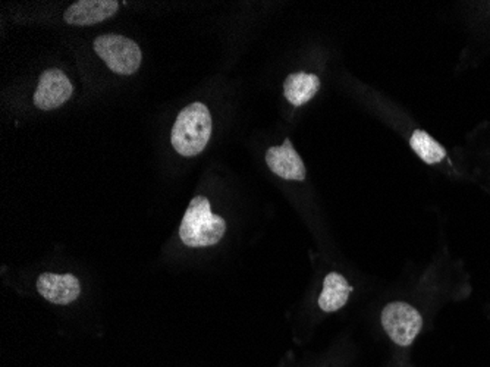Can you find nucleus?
Wrapping results in <instances>:
<instances>
[{
  "label": "nucleus",
  "mask_w": 490,
  "mask_h": 367,
  "mask_svg": "<svg viewBox=\"0 0 490 367\" xmlns=\"http://www.w3.org/2000/svg\"><path fill=\"white\" fill-rule=\"evenodd\" d=\"M226 232L222 216L212 213L210 201L204 196L194 197L179 227V238L188 247H210L218 244Z\"/></svg>",
  "instance_id": "1"
},
{
  "label": "nucleus",
  "mask_w": 490,
  "mask_h": 367,
  "mask_svg": "<svg viewBox=\"0 0 490 367\" xmlns=\"http://www.w3.org/2000/svg\"><path fill=\"white\" fill-rule=\"evenodd\" d=\"M212 136V115L206 104L191 103L182 109L172 128V146L186 157L200 155Z\"/></svg>",
  "instance_id": "2"
},
{
  "label": "nucleus",
  "mask_w": 490,
  "mask_h": 367,
  "mask_svg": "<svg viewBox=\"0 0 490 367\" xmlns=\"http://www.w3.org/2000/svg\"><path fill=\"white\" fill-rule=\"evenodd\" d=\"M95 50L104 64L121 76H132L141 65L139 44L119 34H104L95 40Z\"/></svg>",
  "instance_id": "3"
},
{
  "label": "nucleus",
  "mask_w": 490,
  "mask_h": 367,
  "mask_svg": "<svg viewBox=\"0 0 490 367\" xmlns=\"http://www.w3.org/2000/svg\"><path fill=\"white\" fill-rule=\"evenodd\" d=\"M382 327L396 345L408 347L422 331L423 319L410 304L394 301L382 310Z\"/></svg>",
  "instance_id": "4"
},
{
  "label": "nucleus",
  "mask_w": 490,
  "mask_h": 367,
  "mask_svg": "<svg viewBox=\"0 0 490 367\" xmlns=\"http://www.w3.org/2000/svg\"><path fill=\"white\" fill-rule=\"evenodd\" d=\"M74 93L71 81L60 69H48L40 76L39 85L34 93V104L41 111L59 108Z\"/></svg>",
  "instance_id": "5"
},
{
  "label": "nucleus",
  "mask_w": 490,
  "mask_h": 367,
  "mask_svg": "<svg viewBox=\"0 0 490 367\" xmlns=\"http://www.w3.org/2000/svg\"><path fill=\"white\" fill-rule=\"evenodd\" d=\"M266 164L275 175L282 180L304 181L305 166L300 155L295 152L291 140L284 141L282 146L270 148L266 153Z\"/></svg>",
  "instance_id": "6"
},
{
  "label": "nucleus",
  "mask_w": 490,
  "mask_h": 367,
  "mask_svg": "<svg viewBox=\"0 0 490 367\" xmlns=\"http://www.w3.org/2000/svg\"><path fill=\"white\" fill-rule=\"evenodd\" d=\"M118 8L116 0H79L65 11L64 20L79 27L99 24L115 15Z\"/></svg>",
  "instance_id": "7"
},
{
  "label": "nucleus",
  "mask_w": 490,
  "mask_h": 367,
  "mask_svg": "<svg viewBox=\"0 0 490 367\" xmlns=\"http://www.w3.org/2000/svg\"><path fill=\"white\" fill-rule=\"evenodd\" d=\"M37 291L50 303L65 306L78 299L81 285L76 276L71 273L67 275L43 273L37 280Z\"/></svg>",
  "instance_id": "8"
},
{
  "label": "nucleus",
  "mask_w": 490,
  "mask_h": 367,
  "mask_svg": "<svg viewBox=\"0 0 490 367\" xmlns=\"http://www.w3.org/2000/svg\"><path fill=\"white\" fill-rule=\"evenodd\" d=\"M319 90H321L319 76L307 72L291 74L284 83L285 99L295 108L310 102Z\"/></svg>",
  "instance_id": "9"
},
{
  "label": "nucleus",
  "mask_w": 490,
  "mask_h": 367,
  "mask_svg": "<svg viewBox=\"0 0 490 367\" xmlns=\"http://www.w3.org/2000/svg\"><path fill=\"white\" fill-rule=\"evenodd\" d=\"M351 291L352 287L344 276L338 272H331L324 278L323 290L319 297V308L326 313L338 311L347 304Z\"/></svg>",
  "instance_id": "10"
},
{
  "label": "nucleus",
  "mask_w": 490,
  "mask_h": 367,
  "mask_svg": "<svg viewBox=\"0 0 490 367\" xmlns=\"http://www.w3.org/2000/svg\"><path fill=\"white\" fill-rule=\"evenodd\" d=\"M410 146L415 155L427 165H436L447 157V150L423 130H415L410 139Z\"/></svg>",
  "instance_id": "11"
}]
</instances>
